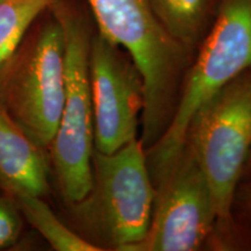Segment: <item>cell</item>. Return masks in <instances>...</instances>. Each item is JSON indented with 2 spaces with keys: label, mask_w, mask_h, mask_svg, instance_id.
<instances>
[{
  "label": "cell",
  "mask_w": 251,
  "mask_h": 251,
  "mask_svg": "<svg viewBox=\"0 0 251 251\" xmlns=\"http://www.w3.org/2000/svg\"><path fill=\"white\" fill-rule=\"evenodd\" d=\"M251 69V0H224L218 18L187 72L170 122L147 149L152 181L168 174L186 143L197 113L216 93Z\"/></svg>",
  "instance_id": "cell-3"
},
{
  "label": "cell",
  "mask_w": 251,
  "mask_h": 251,
  "mask_svg": "<svg viewBox=\"0 0 251 251\" xmlns=\"http://www.w3.org/2000/svg\"><path fill=\"white\" fill-rule=\"evenodd\" d=\"M218 212L211 186L190 144L156 185L151 224L136 251H194L208 244Z\"/></svg>",
  "instance_id": "cell-7"
},
{
  "label": "cell",
  "mask_w": 251,
  "mask_h": 251,
  "mask_svg": "<svg viewBox=\"0 0 251 251\" xmlns=\"http://www.w3.org/2000/svg\"><path fill=\"white\" fill-rule=\"evenodd\" d=\"M89 78L94 150L111 153L137 139L144 109V86L129 56L101 35L91 39Z\"/></svg>",
  "instance_id": "cell-8"
},
{
  "label": "cell",
  "mask_w": 251,
  "mask_h": 251,
  "mask_svg": "<svg viewBox=\"0 0 251 251\" xmlns=\"http://www.w3.org/2000/svg\"><path fill=\"white\" fill-rule=\"evenodd\" d=\"M247 164H249L250 166H251V152H250V155H249V158H248V163Z\"/></svg>",
  "instance_id": "cell-15"
},
{
  "label": "cell",
  "mask_w": 251,
  "mask_h": 251,
  "mask_svg": "<svg viewBox=\"0 0 251 251\" xmlns=\"http://www.w3.org/2000/svg\"><path fill=\"white\" fill-rule=\"evenodd\" d=\"M190 144L215 200L218 221L213 241L236 248L247 240L234 220L236 188L251 152V69L216 93L197 113L188 130Z\"/></svg>",
  "instance_id": "cell-2"
},
{
  "label": "cell",
  "mask_w": 251,
  "mask_h": 251,
  "mask_svg": "<svg viewBox=\"0 0 251 251\" xmlns=\"http://www.w3.org/2000/svg\"><path fill=\"white\" fill-rule=\"evenodd\" d=\"M64 97V33L55 17L0 65V107L47 148L57 130Z\"/></svg>",
  "instance_id": "cell-5"
},
{
  "label": "cell",
  "mask_w": 251,
  "mask_h": 251,
  "mask_svg": "<svg viewBox=\"0 0 251 251\" xmlns=\"http://www.w3.org/2000/svg\"><path fill=\"white\" fill-rule=\"evenodd\" d=\"M18 209L52 249L57 251H102L100 247L69 229L37 196H13Z\"/></svg>",
  "instance_id": "cell-10"
},
{
  "label": "cell",
  "mask_w": 251,
  "mask_h": 251,
  "mask_svg": "<svg viewBox=\"0 0 251 251\" xmlns=\"http://www.w3.org/2000/svg\"><path fill=\"white\" fill-rule=\"evenodd\" d=\"M0 1H1V0H0Z\"/></svg>",
  "instance_id": "cell-16"
},
{
  "label": "cell",
  "mask_w": 251,
  "mask_h": 251,
  "mask_svg": "<svg viewBox=\"0 0 251 251\" xmlns=\"http://www.w3.org/2000/svg\"><path fill=\"white\" fill-rule=\"evenodd\" d=\"M65 46V97L57 130L50 144L51 159L64 199L74 205L92 186L93 108L89 78L91 39L80 19L55 1Z\"/></svg>",
  "instance_id": "cell-6"
},
{
  "label": "cell",
  "mask_w": 251,
  "mask_h": 251,
  "mask_svg": "<svg viewBox=\"0 0 251 251\" xmlns=\"http://www.w3.org/2000/svg\"><path fill=\"white\" fill-rule=\"evenodd\" d=\"M99 35L124 49L144 86L142 141L149 149L170 122L187 49L164 29L148 0H87Z\"/></svg>",
  "instance_id": "cell-1"
},
{
  "label": "cell",
  "mask_w": 251,
  "mask_h": 251,
  "mask_svg": "<svg viewBox=\"0 0 251 251\" xmlns=\"http://www.w3.org/2000/svg\"><path fill=\"white\" fill-rule=\"evenodd\" d=\"M155 196L146 148L137 137L114 152L94 150L92 186L72 207L103 250L136 251L148 234Z\"/></svg>",
  "instance_id": "cell-4"
},
{
  "label": "cell",
  "mask_w": 251,
  "mask_h": 251,
  "mask_svg": "<svg viewBox=\"0 0 251 251\" xmlns=\"http://www.w3.org/2000/svg\"><path fill=\"white\" fill-rule=\"evenodd\" d=\"M21 227L23 222L17 203L0 197V249L8 247L17 240Z\"/></svg>",
  "instance_id": "cell-13"
},
{
  "label": "cell",
  "mask_w": 251,
  "mask_h": 251,
  "mask_svg": "<svg viewBox=\"0 0 251 251\" xmlns=\"http://www.w3.org/2000/svg\"><path fill=\"white\" fill-rule=\"evenodd\" d=\"M56 0L0 1V65L14 54L35 19Z\"/></svg>",
  "instance_id": "cell-12"
},
{
  "label": "cell",
  "mask_w": 251,
  "mask_h": 251,
  "mask_svg": "<svg viewBox=\"0 0 251 251\" xmlns=\"http://www.w3.org/2000/svg\"><path fill=\"white\" fill-rule=\"evenodd\" d=\"M235 203L251 227V178L246 181H240L235 193L234 205Z\"/></svg>",
  "instance_id": "cell-14"
},
{
  "label": "cell",
  "mask_w": 251,
  "mask_h": 251,
  "mask_svg": "<svg viewBox=\"0 0 251 251\" xmlns=\"http://www.w3.org/2000/svg\"><path fill=\"white\" fill-rule=\"evenodd\" d=\"M0 183L13 196L43 197L48 192L41 147L0 107Z\"/></svg>",
  "instance_id": "cell-9"
},
{
  "label": "cell",
  "mask_w": 251,
  "mask_h": 251,
  "mask_svg": "<svg viewBox=\"0 0 251 251\" xmlns=\"http://www.w3.org/2000/svg\"><path fill=\"white\" fill-rule=\"evenodd\" d=\"M148 1L164 29L186 49L201 35L212 5V0Z\"/></svg>",
  "instance_id": "cell-11"
}]
</instances>
